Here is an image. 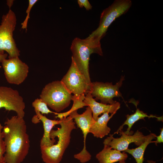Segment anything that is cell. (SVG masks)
<instances>
[{
	"label": "cell",
	"mask_w": 163,
	"mask_h": 163,
	"mask_svg": "<svg viewBox=\"0 0 163 163\" xmlns=\"http://www.w3.org/2000/svg\"><path fill=\"white\" fill-rule=\"evenodd\" d=\"M156 136L155 134L151 133L147 135L145 141L138 147L135 149H128L123 152L131 155L135 159L136 163H143L144 155L145 149L149 144L153 142V141H152L155 139Z\"/></svg>",
	"instance_id": "ac0fdd59"
},
{
	"label": "cell",
	"mask_w": 163,
	"mask_h": 163,
	"mask_svg": "<svg viewBox=\"0 0 163 163\" xmlns=\"http://www.w3.org/2000/svg\"><path fill=\"white\" fill-rule=\"evenodd\" d=\"M130 0H115L101 13L98 27L88 36L101 40L108 28L117 18L126 13L132 5Z\"/></svg>",
	"instance_id": "8992f818"
},
{
	"label": "cell",
	"mask_w": 163,
	"mask_h": 163,
	"mask_svg": "<svg viewBox=\"0 0 163 163\" xmlns=\"http://www.w3.org/2000/svg\"><path fill=\"white\" fill-rule=\"evenodd\" d=\"M77 110L71 112L69 116L74 120L75 123L82 133L84 147L80 152L74 155V157L81 162L84 163L89 161L91 158V155L86 149V140L91 126L95 120L93 118L92 112L89 107L88 106L86 110L81 114L78 113Z\"/></svg>",
	"instance_id": "9c48e42d"
},
{
	"label": "cell",
	"mask_w": 163,
	"mask_h": 163,
	"mask_svg": "<svg viewBox=\"0 0 163 163\" xmlns=\"http://www.w3.org/2000/svg\"><path fill=\"white\" fill-rule=\"evenodd\" d=\"M17 19L14 13L10 9L3 15L0 25V54L6 51L9 58L19 57L20 51L17 47L13 37L16 24Z\"/></svg>",
	"instance_id": "5b68a950"
},
{
	"label": "cell",
	"mask_w": 163,
	"mask_h": 163,
	"mask_svg": "<svg viewBox=\"0 0 163 163\" xmlns=\"http://www.w3.org/2000/svg\"><path fill=\"white\" fill-rule=\"evenodd\" d=\"M161 131L160 135L158 136H156V138L157 139L155 141H153L156 145H157V144L163 143V128L161 129Z\"/></svg>",
	"instance_id": "cb8c5ba5"
},
{
	"label": "cell",
	"mask_w": 163,
	"mask_h": 163,
	"mask_svg": "<svg viewBox=\"0 0 163 163\" xmlns=\"http://www.w3.org/2000/svg\"><path fill=\"white\" fill-rule=\"evenodd\" d=\"M2 134L5 147V163H21L28 154L30 147L27 126L23 118L17 116L8 118Z\"/></svg>",
	"instance_id": "6da1fadb"
},
{
	"label": "cell",
	"mask_w": 163,
	"mask_h": 163,
	"mask_svg": "<svg viewBox=\"0 0 163 163\" xmlns=\"http://www.w3.org/2000/svg\"><path fill=\"white\" fill-rule=\"evenodd\" d=\"M147 161L148 163H156L155 161L152 160H148Z\"/></svg>",
	"instance_id": "4316f807"
},
{
	"label": "cell",
	"mask_w": 163,
	"mask_h": 163,
	"mask_svg": "<svg viewBox=\"0 0 163 163\" xmlns=\"http://www.w3.org/2000/svg\"><path fill=\"white\" fill-rule=\"evenodd\" d=\"M1 68V66H0V68Z\"/></svg>",
	"instance_id": "f1b7e54d"
},
{
	"label": "cell",
	"mask_w": 163,
	"mask_h": 163,
	"mask_svg": "<svg viewBox=\"0 0 163 163\" xmlns=\"http://www.w3.org/2000/svg\"><path fill=\"white\" fill-rule=\"evenodd\" d=\"M59 119L61 127L56 130L52 129L50 133L51 139L57 137L56 143L51 146L40 147L41 157L45 163H59L60 162L70 143L71 132L76 129L75 123L70 116Z\"/></svg>",
	"instance_id": "7a4b0ae2"
},
{
	"label": "cell",
	"mask_w": 163,
	"mask_h": 163,
	"mask_svg": "<svg viewBox=\"0 0 163 163\" xmlns=\"http://www.w3.org/2000/svg\"><path fill=\"white\" fill-rule=\"evenodd\" d=\"M25 106L23 99L17 90L10 87L0 86V109L4 108L6 110L14 111L17 116L23 118Z\"/></svg>",
	"instance_id": "8fae6325"
},
{
	"label": "cell",
	"mask_w": 163,
	"mask_h": 163,
	"mask_svg": "<svg viewBox=\"0 0 163 163\" xmlns=\"http://www.w3.org/2000/svg\"><path fill=\"white\" fill-rule=\"evenodd\" d=\"M83 102L90 108L93 119L96 121L98 116L101 114L108 112L112 114L116 113L120 107V104L117 102L113 104H105L97 102L92 97L91 93L86 94Z\"/></svg>",
	"instance_id": "4fadbf2b"
},
{
	"label": "cell",
	"mask_w": 163,
	"mask_h": 163,
	"mask_svg": "<svg viewBox=\"0 0 163 163\" xmlns=\"http://www.w3.org/2000/svg\"><path fill=\"white\" fill-rule=\"evenodd\" d=\"M13 1H7V4L8 6L9 7V8H10L11 6L12 5L11 4H13V3H11V2H12Z\"/></svg>",
	"instance_id": "484cf974"
},
{
	"label": "cell",
	"mask_w": 163,
	"mask_h": 163,
	"mask_svg": "<svg viewBox=\"0 0 163 163\" xmlns=\"http://www.w3.org/2000/svg\"><path fill=\"white\" fill-rule=\"evenodd\" d=\"M77 2L80 8L84 7L87 11L91 9L92 8L91 5L88 0H78Z\"/></svg>",
	"instance_id": "603a6c76"
},
{
	"label": "cell",
	"mask_w": 163,
	"mask_h": 163,
	"mask_svg": "<svg viewBox=\"0 0 163 163\" xmlns=\"http://www.w3.org/2000/svg\"><path fill=\"white\" fill-rule=\"evenodd\" d=\"M32 105L34 108L35 111L39 112L42 114L49 113L55 114L56 113L50 110L47 104L40 98L36 99L32 102Z\"/></svg>",
	"instance_id": "ffe728a7"
},
{
	"label": "cell",
	"mask_w": 163,
	"mask_h": 163,
	"mask_svg": "<svg viewBox=\"0 0 163 163\" xmlns=\"http://www.w3.org/2000/svg\"><path fill=\"white\" fill-rule=\"evenodd\" d=\"M61 81L69 92L77 97L86 95L90 90L85 76L72 59L69 70Z\"/></svg>",
	"instance_id": "52a82bcc"
},
{
	"label": "cell",
	"mask_w": 163,
	"mask_h": 163,
	"mask_svg": "<svg viewBox=\"0 0 163 163\" xmlns=\"http://www.w3.org/2000/svg\"><path fill=\"white\" fill-rule=\"evenodd\" d=\"M85 97V95H82L79 97L73 95L72 100L73 101V104L71 108L69 110L65 112L62 113L56 112L55 114L56 115V117L58 118L59 119L63 117H66L71 112L77 110L78 109L82 108L84 106H87L83 102Z\"/></svg>",
	"instance_id": "d6986e66"
},
{
	"label": "cell",
	"mask_w": 163,
	"mask_h": 163,
	"mask_svg": "<svg viewBox=\"0 0 163 163\" xmlns=\"http://www.w3.org/2000/svg\"><path fill=\"white\" fill-rule=\"evenodd\" d=\"M3 126L0 123V163H5L4 155L5 147L2 134Z\"/></svg>",
	"instance_id": "44dd1931"
},
{
	"label": "cell",
	"mask_w": 163,
	"mask_h": 163,
	"mask_svg": "<svg viewBox=\"0 0 163 163\" xmlns=\"http://www.w3.org/2000/svg\"><path fill=\"white\" fill-rule=\"evenodd\" d=\"M38 1L37 0H29V4L27 9L26 11L27 13L26 17L24 21L21 23V28L27 30V23L29 19L30 18V14L32 8Z\"/></svg>",
	"instance_id": "7402d4cb"
},
{
	"label": "cell",
	"mask_w": 163,
	"mask_h": 163,
	"mask_svg": "<svg viewBox=\"0 0 163 163\" xmlns=\"http://www.w3.org/2000/svg\"><path fill=\"white\" fill-rule=\"evenodd\" d=\"M108 112L98 117L91 125L89 133H92L97 138H102L110 133L111 129L107 125L109 120L116 113H113L109 116Z\"/></svg>",
	"instance_id": "2e32d148"
},
{
	"label": "cell",
	"mask_w": 163,
	"mask_h": 163,
	"mask_svg": "<svg viewBox=\"0 0 163 163\" xmlns=\"http://www.w3.org/2000/svg\"><path fill=\"white\" fill-rule=\"evenodd\" d=\"M119 133L121 135L120 137L114 138L113 134H110L104 139V144L110 146L112 149L123 152L128 149L131 143H134L138 146L140 145L145 141L147 137L139 130L133 135L126 134L122 130Z\"/></svg>",
	"instance_id": "7c38bea8"
},
{
	"label": "cell",
	"mask_w": 163,
	"mask_h": 163,
	"mask_svg": "<svg viewBox=\"0 0 163 163\" xmlns=\"http://www.w3.org/2000/svg\"><path fill=\"white\" fill-rule=\"evenodd\" d=\"M119 163H125V161H121L119 162Z\"/></svg>",
	"instance_id": "83f0119b"
},
{
	"label": "cell",
	"mask_w": 163,
	"mask_h": 163,
	"mask_svg": "<svg viewBox=\"0 0 163 163\" xmlns=\"http://www.w3.org/2000/svg\"><path fill=\"white\" fill-rule=\"evenodd\" d=\"M124 80V77L122 76L120 81L115 85H113L112 83L91 82L89 92L93 97H95L96 101L99 100L101 103L105 104H114L117 102L113 100L114 97L123 98L119 88Z\"/></svg>",
	"instance_id": "ba28073f"
},
{
	"label": "cell",
	"mask_w": 163,
	"mask_h": 163,
	"mask_svg": "<svg viewBox=\"0 0 163 163\" xmlns=\"http://www.w3.org/2000/svg\"><path fill=\"white\" fill-rule=\"evenodd\" d=\"M2 63L5 77L9 83L19 85L27 77L29 67L19 57L6 59Z\"/></svg>",
	"instance_id": "30bf717a"
},
{
	"label": "cell",
	"mask_w": 163,
	"mask_h": 163,
	"mask_svg": "<svg viewBox=\"0 0 163 163\" xmlns=\"http://www.w3.org/2000/svg\"><path fill=\"white\" fill-rule=\"evenodd\" d=\"M70 50L72 54V59L85 76L90 88L91 82L89 73L90 57L93 53L103 55L100 40L89 37L84 39L76 37L72 41Z\"/></svg>",
	"instance_id": "3957f363"
},
{
	"label": "cell",
	"mask_w": 163,
	"mask_h": 163,
	"mask_svg": "<svg viewBox=\"0 0 163 163\" xmlns=\"http://www.w3.org/2000/svg\"><path fill=\"white\" fill-rule=\"evenodd\" d=\"M72 95L61 81H53L43 88L40 97L51 109L60 112L70 105Z\"/></svg>",
	"instance_id": "277c9868"
},
{
	"label": "cell",
	"mask_w": 163,
	"mask_h": 163,
	"mask_svg": "<svg viewBox=\"0 0 163 163\" xmlns=\"http://www.w3.org/2000/svg\"><path fill=\"white\" fill-rule=\"evenodd\" d=\"M126 120L119 127L117 131L113 134V135L115 134H118L120 131L122 130L123 126L125 125H127L128 128L126 131L124 133L126 134L131 135V133L130 132V130L134 124L140 120H144V118L146 117H148L149 118H155L157 119L158 120L163 121L162 116L158 117L153 115H148L146 113H144L143 111L140 110L137 108L134 113L131 115L127 114L126 116Z\"/></svg>",
	"instance_id": "e0dca14e"
},
{
	"label": "cell",
	"mask_w": 163,
	"mask_h": 163,
	"mask_svg": "<svg viewBox=\"0 0 163 163\" xmlns=\"http://www.w3.org/2000/svg\"><path fill=\"white\" fill-rule=\"evenodd\" d=\"M8 56V55L6 53L2 54H0V62H1L5 59H6Z\"/></svg>",
	"instance_id": "d4e9b609"
},
{
	"label": "cell",
	"mask_w": 163,
	"mask_h": 163,
	"mask_svg": "<svg viewBox=\"0 0 163 163\" xmlns=\"http://www.w3.org/2000/svg\"><path fill=\"white\" fill-rule=\"evenodd\" d=\"M36 115L32 119V122L36 123L41 121L43 124L44 133L40 142V147L43 146H49L54 144L56 142L55 139H51L50 133L53 127L56 125L59 124L60 119L58 120H52L47 118L38 111H35Z\"/></svg>",
	"instance_id": "5bb4252c"
},
{
	"label": "cell",
	"mask_w": 163,
	"mask_h": 163,
	"mask_svg": "<svg viewBox=\"0 0 163 163\" xmlns=\"http://www.w3.org/2000/svg\"><path fill=\"white\" fill-rule=\"evenodd\" d=\"M128 157L126 152H121L105 144H104L103 149L96 156L99 163H114L125 161Z\"/></svg>",
	"instance_id": "9a60e30c"
}]
</instances>
